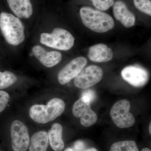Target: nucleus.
Returning <instances> with one entry per match:
<instances>
[{"label":"nucleus","instance_id":"15","mask_svg":"<svg viewBox=\"0 0 151 151\" xmlns=\"http://www.w3.org/2000/svg\"><path fill=\"white\" fill-rule=\"evenodd\" d=\"M63 129L61 124L55 123L47 133L49 142L55 151H61L64 149L65 145L63 140Z\"/></svg>","mask_w":151,"mask_h":151},{"label":"nucleus","instance_id":"28","mask_svg":"<svg viewBox=\"0 0 151 151\" xmlns=\"http://www.w3.org/2000/svg\"><path fill=\"white\" fill-rule=\"evenodd\" d=\"M0 151H1V150H0Z\"/></svg>","mask_w":151,"mask_h":151},{"label":"nucleus","instance_id":"14","mask_svg":"<svg viewBox=\"0 0 151 151\" xmlns=\"http://www.w3.org/2000/svg\"><path fill=\"white\" fill-rule=\"evenodd\" d=\"M9 6L19 18L28 19L33 14L30 0H7Z\"/></svg>","mask_w":151,"mask_h":151},{"label":"nucleus","instance_id":"22","mask_svg":"<svg viewBox=\"0 0 151 151\" xmlns=\"http://www.w3.org/2000/svg\"><path fill=\"white\" fill-rule=\"evenodd\" d=\"M81 98L87 103H91V102L95 100L96 94L93 90L89 89H86L84 90L82 93Z\"/></svg>","mask_w":151,"mask_h":151},{"label":"nucleus","instance_id":"11","mask_svg":"<svg viewBox=\"0 0 151 151\" xmlns=\"http://www.w3.org/2000/svg\"><path fill=\"white\" fill-rule=\"evenodd\" d=\"M32 50L35 56L42 65L47 67H53L62 60V55L59 52H47L40 45L33 46Z\"/></svg>","mask_w":151,"mask_h":151},{"label":"nucleus","instance_id":"4","mask_svg":"<svg viewBox=\"0 0 151 151\" xmlns=\"http://www.w3.org/2000/svg\"><path fill=\"white\" fill-rule=\"evenodd\" d=\"M75 39L66 30L56 28L51 33H43L40 35L41 43L51 48L68 50L72 48Z\"/></svg>","mask_w":151,"mask_h":151},{"label":"nucleus","instance_id":"16","mask_svg":"<svg viewBox=\"0 0 151 151\" xmlns=\"http://www.w3.org/2000/svg\"><path fill=\"white\" fill-rule=\"evenodd\" d=\"M49 139L47 132L39 131L32 135L29 144V151H47Z\"/></svg>","mask_w":151,"mask_h":151},{"label":"nucleus","instance_id":"9","mask_svg":"<svg viewBox=\"0 0 151 151\" xmlns=\"http://www.w3.org/2000/svg\"><path fill=\"white\" fill-rule=\"evenodd\" d=\"M87 63V59L83 57H78L72 60L58 73V79L60 84L62 85L67 84L76 78Z\"/></svg>","mask_w":151,"mask_h":151},{"label":"nucleus","instance_id":"7","mask_svg":"<svg viewBox=\"0 0 151 151\" xmlns=\"http://www.w3.org/2000/svg\"><path fill=\"white\" fill-rule=\"evenodd\" d=\"M12 146L14 151H26L30 139L27 127L19 120L14 121L11 126Z\"/></svg>","mask_w":151,"mask_h":151},{"label":"nucleus","instance_id":"20","mask_svg":"<svg viewBox=\"0 0 151 151\" xmlns=\"http://www.w3.org/2000/svg\"><path fill=\"white\" fill-rule=\"evenodd\" d=\"M93 5L98 10L105 11L113 6L114 0H90Z\"/></svg>","mask_w":151,"mask_h":151},{"label":"nucleus","instance_id":"27","mask_svg":"<svg viewBox=\"0 0 151 151\" xmlns=\"http://www.w3.org/2000/svg\"><path fill=\"white\" fill-rule=\"evenodd\" d=\"M151 122L150 123V125H149V133H150V134L151 135Z\"/></svg>","mask_w":151,"mask_h":151},{"label":"nucleus","instance_id":"8","mask_svg":"<svg viewBox=\"0 0 151 151\" xmlns=\"http://www.w3.org/2000/svg\"><path fill=\"white\" fill-rule=\"evenodd\" d=\"M72 113L76 118H80V123L83 127H89L97 122V114L90 108V103L80 98L76 101L72 108Z\"/></svg>","mask_w":151,"mask_h":151},{"label":"nucleus","instance_id":"5","mask_svg":"<svg viewBox=\"0 0 151 151\" xmlns=\"http://www.w3.org/2000/svg\"><path fill=\"white\" fill-rule=\"evenodd\" d=\"M131 104L129 100L123 99L117 101L110 111V116L117 127L126 129L132 127L136 122L133 114L130 113Z\"/></svg>","mask_w":151,"mask_h":151},{"label":"nucleus","instance_id":"25","mask_svg":"<svg viewBox=\"0 0 151 151\" xmlns=\"http://www.w3.org/2000/svg\"><path fill=\"white\" fill-rule=\"evenodd\" d=\"M64 151H74L72 148H68Z\"/></svg>","mask_w":151,"mask_h":151},{"label":"nucleus","instance_id":"26","mask_svg":"<svg viewBox=\"0 0 151 151\" xmlns=\"http://www.w3.org/2000/svg\"><path fill=\"white\" fill-rule=\"evenodd\" d=\"M142 151H151V150H150V149L148 148H143L142 150Z\"/></svg>","mask_w":151,"mask_h":151},{"label":"nucleus","instance_id":"2","mask_svg":"<svg viewBox=\"0 0 151 151\" xmlns=\"http://www.w3.org/2000/svg\"><path fill=\"white\" fill-rule=\"evenodd\" d=\"M65 102L59 98H52L46 105H34L30 108V117L38 124H45L53 121L65 111Z\"/></svg>","mask_w":151,"mask_h":151},{"label":"nucleus","instance_id":"10","mask_svg":"<svg viewBox=\"0 0 151 151\" xmlns=\"http://www.w3.org/2000/svg\"><path fill=\"white\" fill-rule=\"evenodd\" d=\"M122 78L132 86L140 87L145 86L149 79L148 72L143 68L130 65L122 71Z\"/></svg>","mask_w":151,"mask_h":151},{"label":"nucleus","instance_id":"19","mask_svg":"<svg viewBox=\"0 0 151 151\" xmlns=\"http://www.w3.org/2000/svg\"><path fill=\"white\" fill-rule=\"evenodd\" d=\"M136 8L143 13L151 16V2L150 0H134Z\"/></svg>","mask_w":151,"mask_h":151},{"label":"nucleus","instance_id":"23","mask_svg":"<svg viewBox=\"0 0 151 151\" xmlns=\"http://www.w3.org/2000/svg\"><path fill=\"white\" fill-rule=\"evenodd\" d=\"M72 148L74 151H82L85 148V144L82 141H76L74 143Z\"/></svg>","mask_w":151,"mask_h":151},{"label":"nucleus","instance_id":"3","mask_svg":"<svg viewBox=\"0 0 151 151\" xmlns=\"http://www.w3.org/2000/svg\"><path fill=\"white\" fill-rule=\"evenodd\" d=\"M0 29L9 44L17 46L24 40L23 24L18 18L12 14L4 12L1 14Z\"/></svg>","mask_w":151,"mask_h":151},{"label":"nucleus","instance_id":"13","mask_svg":"<svg viewBox=\"0 0 151 151\" xmlns=\"http://www.w3.org/2000/svg\"><path fill=\"white\" fill-rule=\"evenodd\" d=\"M88 57L93 62H108L113 58V52L106 45L97 44L90 47L88 52Z\"/></svg>","mask_w":151,"mask_h":151},{"label":"nucleus","instance_id":"1","mask_svg":"<svg viewBox=\"0 0 151 151\" xmlns=\"http://www.w3.org/2000/svg\"><path fill=\"white\" fill-rule=\"evenodd\" d=\"M80 15L83 24L95 32H107L115 26V22L111 16L90 7H81Z\"/></svg>","mask_w":151,"mask_h":151},{"label":"nucleus","instance_id":"24","mask_svg":"<svg viewBox=\"0 0 151 151\" xmlns=\"http://www.w3.org/2000/svg\"><path fill=\"white\" fill-rule=\"evenodd\" d=\"M85 151H98L97 149L94 148H90L88 149V150H86Z\"/></svg>","mask_w":151,"mask_h":151},{"label":"nucleus","instance_id":"17","mask_svg":"<svg viewBox=\"0 0 151 151\" xmlns=\"http://www.w3.org/2000/svg\"><path fill=\"white\" fill-rule=\"evenodd\" d=\"M109 151H139V150L135 141L126 140L113 143Z\"/></svg>","mask_w":151,"mask_h":151},{"label":"nucleus","instance_id":"6","mask_svg":"<svg viewBox=\"0 0 151 151\" xmlns=\"http://www.w3.org/2000/svg\"><path fill=\"white\" fill-rule=\"evenodd\" d=\"M103 70L99 66L91 65L83 68L74 79L77 88L87 89L99 83L103 78Z\"/></svg>","mask_w":151,"mask_h":151},{"label":"nucleus","instance_id":"18","mask_svg":"<svg viewBox=\"0 0 151 151\" xmlns=\"http://www.w3.org/2000/svg\"><path fill=\"white\" fill-rule=\"evenodd\" d=\"M17 80L14 73L10 71H0V89H6L15 83Z\"/></svg>","mask_w":151,"mask_h":151},{"label":"nucleus","instance_id":"21","mask_svg":"<svg viewBox=\"0 0 151 151\" xmlns=\"http://www.w3.org/2000/svg\"><path fill=\"white\" fill-rule=\"evenodd\" d=\"M9 95L5 91L0 90V113L5 109L9 100Z\"/></svg>","mask_w":151,"mask_h":151},{"label":"nucleus","instance_id":"12","mask_svg":"<svg viewBox=\"0 0 151 151\" xmlns=\"http://www.w3.org/2000/svg\"><path fill=\"white\" fill-rule=\"evenodd\" d=\"M113 6L114 17L125 27L130 28L134 25L136 21L135 15L129 9L124 1L121 0L116 1Z\"/></svg>","mask_w":151,"mask_h":151}]
</instances>
